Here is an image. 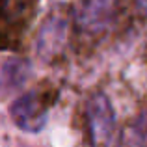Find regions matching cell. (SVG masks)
I'll list each match as a JSON object with an SVG mask.
<instances>
[{"label": "cell", "mask_w": 147, "mask_h": 147, "mask_svg": "<svg viewBox=\"0 0 147 147\" xmlns=\"http://www.w3.org/2000/svg\"><path fill=\"white\" fill-rule=\"evenodd\" d=\"M86 119L91 142L95 145L115 144V114L110 99L104 93H95L88 100Z\"/></svg>", "instance_id": "cell-1"}, {"label": "cell", "mask_w": 147, "mask_h": 147, "mask_svg": "<svg viewBox=\"0 0 147 147\" xmlns=\"http://www.w3.org/2000/svg\"><path fill=\"white\" fill-rule=\"evenodd\" d=\"M9 115L21 130L30 134H37L47 127L49 106L41 93L28 91V93L21 95L19 99H15L11 102Z\"/></svg>", "instance_id": "cell-2"}, {"label": "cell", "mask_w": 147, "mask_h": 147, "mask_svg": "<svg viewBox=\"0 0 147 147\" xmlns=\"http://www.w3.org/2000/svg\"><path fill=\"white\" fill-rule=\"evenodd\" d=\"M119 11V0H80L75 11V22L86 34H100L114 24Z\"/></svg>", "instance_id": "cell-3"}, {"label": "cell", "mask_w": 147, "mask_h": 147, "mask_svg": "<svg viewBox=\"0 0 147 147\" xmlns=\"http://www.w3.org/2000/svg\"><path fill=\"white\" fill-rule=\"evenodd\" d=\"M69 36V15L54 9L43 21L36 39V50L45 61L54 60L65 49Z\"/></svg>", "instance_id": "cell-4"}, {"label": "cell", "mask_w": 147, "mask_h": 147, "mask_svg": "<svg viewBox=\"0 0 147 147\" xmlns=\"http://www.w3.org/2000/svg\"><path fill=\"white\" fill-rule=\"evenodd\" d=\"M121 144L125 145H145L147 144V110H144L121 136Z\"/></svg>", "instance_id": "cell-5"}, {"label": "cell", "mask_w": 147, "mask_h": 147, "mask_svg": "<svg viewBox=\"0 0 147 147\" xmlns=\"http://www.w3.org/2000/svg\"><path fill=\"white\" fill-rule=\"evenodd\" d=\"M136 7H138L140 13L147 15V0H136Z\"/></svg>", "instance_id": "cell-6"}]
</instances>
